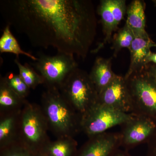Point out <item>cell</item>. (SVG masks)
<instances>
[{
    "mask_svg": "<svg viewBox=\"0 0 156 156\" xmlns=\"http://www.w3.org/2000/svg\"><path fill=\"white\" fill-rule=\"evenodd\" d=\"M7 25L27 37L34 47L87 57L96 34L92 2L85 0H2Z\"/></svg>",
    "mask_w": 156,
    "mask_h": 156,
    "instance_id": "obj_1",
    "label": "cell"
},
{
    "mask_svg": "<svg viewBox=\"0 0 156 156\" xmlns=\"http://www.w3.org/2000/svg\"><path fill=\"white\" fill-rule=\"evenodd\" d=\"M46 88L42 93L40 106L49 131L57 138L74 137L81 131V116L63 97L59 89Z\"/></svg>",
    "mask_w": 156,
    "mask_h": 156,
    "instance_id": "obj_2",
    "label": "cell"
},
{
    "mask_svg": "<svg viewBox=\"0 0 156 156\" xmlns=\"http://www.w3.org/2000/svg\"><path fill=\"white\" fill-rule=\"evenodd\" d=\"M48 131V122L40 105L27 100L20 112L18 142L40 155L51 141Z\"/></svg>",
    "mask_w": 156,
    "mask_h": 156,
    "instance_id": "obj_3",
    "label": "cell"
},
{
    "mask_svg": "<svg viewBox=\"0 0 156 156\" xmlns=\"http://www.w3.org/2000/svg\"><path fill=\"white\" fill-rule=\"evenodd\" d=\"M59 90L81 117L98 102V94L89 74L78 67L68 76Z\"/></svg>",
    "mask_w": 156,
    "mask_h": 156,
    "instance_id": "obj_4",
    "label": "cell"
},
{
    "mask_svg": "<svg viewBox=\"0 0 156 156\" xmlns=\"http://www.w3.org/2000/svg\"><path fill=\"white\" fill-rule=\"evenodd\" d=\"M125 79L132 100V114L146 116L156 122L155 82L146 69Z\"/></svg>",
    "mask_w": 156,
    "mask_h": 156,
    "instance_id": "obj_5",
    "label": "cell"
},
{
    "mask_svg": "<svg viewBox=\"0 0 156 156\" xmlns=\"http://www.w3.org/2000/svg\"><path fill=\"white\" fill-rule=\"evenodd\" d=\"M31 65L42 76L46 88L58 89L69 74L78 67L74 55L60 53L54 56L40 53L37 60Z\"/></svg>",
    "mask_w": 156,
    "mask_h": 156,
    "instance_id": "obj_6",
    "label": "cell"
},
{
    "mask_svg": "<svg viewBox=\"0 0 156 156\" xmlns=\"http://www.w3.org/2000/svg\"><path fill=\"white\" fill-rule=\"evenodd\" d=\"M133 116L134 114L119 111L98 102L81 117V131L89 138L122 126Z\"/></svg>",
    "mask_w": 156,
    "mask_h": 156,
    "instance_id": "obj_7",
    "label": "cell"
},
{
    "mask_svg": "<svg viewBox=\"0 0 156 156\" xmlns=\"http://www.w3.org/2000/svg\"><path fill=\"white\" fill-rule=\"evenodd\" d=\"M121 147L126 151L149 141L156 133V122L150 117L134 114L121 126Z\"/></svg>",
    "mask_w": 156,
    "mask_h": 156,
    "instance_id": "obj_8",
    "label": "cell"
},
{
    "mask_svg": "<svg viewBox=\"0 0 156 156\" xmlns=\"http://www.w3.org/2000/svg\"><path fill=\"white\" fill-rule=\"evenodd\" d=\"M98 103L122 112L133 113L131 96L124 76L117 75L99 93Z\"/></svg>",
    "mask_w": 156,
    "mask_h": 156,
    "instance_id": "obj_9",
    "label": "cell"
},
{
    "mask_svg": "<svg viewBox=\"0 0 156 156\" xmlns=\"http://www.w3.org/2000/svg\"><path fill=\"white\" fill-rule=\"evenodd\" d=\"M120 147V132H105L89 137L75 156H112Z\"/></svg>",
    "mask_w": 156,
    "mask_h": 156,
    "instance_id": "obj_10",
    "label": "cell"
},
{
    "mask_svg": "<svg viewBox=\"0 0 156 156\" xmlns=\"http://www.w3.org/2000/svg\"><path fill=\"white\" fill-rule=\"evenodd\" d=\"M154 43L151 39L135 38L128 49L131 55V61L128 72L124 77H128L146 68L149 64L148 57L151 53V48H152Z\"/></svg>",
    "mask_w": 156,
    "mask_h": 156,
    "instance_id": "obj_11",
    "label": "cell"
},
{
    "mask_svg": "<svg viewBox=\"0 0 156 156\" xmlns=\"http://www.w3.org/2000/svg\"><path fill=\"white\" fill-rule=\"evenodd\" d=\"M21 109L0 113V150L18 142Z\"/></svg>",
    "mask_w": 156,
    "mask_h": 156,
    "instance_id": "obj_12",
    "label": "cell"
},
{
    "mask_svg": "<svg viewBox=\"0 0 156 156\" xmlns=\"http://www.w3.org/2000/svg\"><path fill=\"white\" fill-rule=\"evenodd\" d=\"M112 58L97 57L89 74L98 95L117 75L112 70Z\"/></svg>",
    "mask_w": 156,
    "mask_h": 156,
    "instance_id": "obj_13",
    "label": "cell"
},
{
    "mask_svg": "<svg viewBox=\"0 0 156 156\" xmlns=\"http://www.w3.org/2000/svg\"><path fill=\"white\" fill-rule=\"evenodd\" d=\"M127 13L126 24L132 31L135 37L150 39L145 30V11L142 2L139 0L133 1L128 6Z\"/></svg>",
    "mask_w": 156,
    "mask_h": 156,
    "instance_id": "obj_14",
    "label": "cell"
},
{
    "mask_svg": "<svg viewBox=\"0 0 156 156\" xmlns=\"http://www.w3.org/2000/svg\"><path fill=\"white\" fill-rule=\"evenodd\" d=\"M19 96L6 83L4 77L0 79V113L20 110L26 101Z\"/></svg>",
    "mask_w": 156,
    "mask_h": 156,
    "instance_id": "obj_15",
    "label": "cell"
},
{
    "mask_svg": "<svg viewBox=\"0 0 156 156\" xmlns=\"http://www.w3.org/2000/svg\"><path fill=\"white\" fill-rule=\"evenodd\" d=\"M78 144L74 137H64L50 141L40 154V156H75Z\"/></svg>",
    "mask_w": 156,
    "mask_h": 156,
    "instance_id": "obj_16",
    "label": "cell"
},
{
    "mask_svg": "<svg viewBox=\"0 0 156 156\" xmlns=\"http://www.w3.org/2000/svg\"><path fill=\"white\" fill-rule=\"evenodd\" d=\"M98 12L101 17L105 38L103 42L98 45L97 49L94 50L95 52L98 51L105 45L107 43L110 42L112 33L117 28L114 17L110 7L109 0L100 1Z\"/></svg>",
    "mask_w": 156,
    "mask_h": 156,
    "instance_id": "obj_17",
    "label": "cell"
},
{
    "mask_svg": "<svg viewBox=\"0 0 156 156\" xmlns=\"http://www.w3.org/2000/svg\"><path fill=\"white\" fill-rule=\"evenodd\" d=\"M0 52L13 53L16 55L17 58H18L20 55H24L33 61L37 60L36 56L21 49L17 39L11 33L10 26L9 25L6 26L4 29L0 38Z\"/></svg>",
    "mask_w": 156,
    "mask_h": 156,
    "instance_id": "obj_18",
    "label": "cell"
},
{
    "mask_svg": "<svg viewBox=\"0 0 156 156\" xmlns=\"http://www.w3.org/2000/svg\"><path fill=\"white\" fill-rule=\"evenodd\" d=\"M18 58L14 60L19 69V75L30 89H35L39 85L44 84L42 76L30 64L25 63L22 64Z\"/></svg>",
    "mask_w": 156,
    "mask_h": 156,
    "instance_id": "obj_19",
    "label": "cell"
},
{
    "mask_svg": "<svg viewBox=\"0 0 156 156\" xmlns=\"http://www.w3.org/2000/svg\"><path fill=\"white\" fill-rule=\"evenodd\" d=\"M135 38L134 34L126 23L114 37L112 46V49L114 51V56H116L123 48L129 49Z\"/></svg>",
    "mask_w": 156,
    "mask_h": 156,
    "instance_id": "obj_20",
    "label": "cell"
},
{
    "mask_svg": "<svg viewBox=\"0 0 156 156\" xmlns=\"http://www.w3.org/2000/svg\"><path fill=\"white\" fill-rule=\"evenodd\" d=\"M6 83L9 87L20 96L26 99L29 95L30 89L23 80L19 74L13 72H9L4 76Z\"/></svg>",
    "mask_w": 156,
    "mask_h": 156,
    "instance_id": "obj_21",
    "label": "cell"
},
{
    "mask_svg": "<svg viewBox=\"0 0 156 156\" xmlns=\"http://www.w3.org/2000/svg\"><path fill=\"white\" fill-rule=\"evenodd\" d=\"M0 156H40L19 142L0 150Z\"/></svg>",
    "mask_w": 156,
    "mask_h": 156,
    "instance_id": "obj_22",
    "label": "cell"
},
{
    "mask_svg": "<svg viewBox=\"0 0 156 156\" xmlns=\"http://www.w3.org/2000/svg\"><path fill=\"white\" fill-rule=\"evenodd\" d=\"M109 2L111 10L114 17L116 25L118 27L127 12L126 1L109 0Z\"/></svg>",
    "mask_w": 156,
    "mask_h": 156,
    "instance_id": "obj_23",
    "label": "cell"
},
{
    "mask_svg": "<svg viewBox=\"0 0 156 156\" xmlns=\"http://www.w3.org/2000/svg\"><path fill=\"white\" fill-rule=\"evenodd\" d=\"M147 144V156H156V133Z\"/></svg>",
    "mask_w": 156,
    "mask_h": 156,
    "instance_id": "obj_24",
    "label": "cell"
},
{
    "mask_svg": "<svg viewBox=\"0 0 156 156\" xmlns=\"http://www.w3.org/2000/svg\"><path fill=\"white\" fill-rule=\"evenodd\" d=\"M149 75L154 80L156 83V65H148L145 69Z\"/></svg>",
    "mask_w": 156,
    "mask_h": 156,
    "instance_id": "obj_25",
    "label": "cell"
},
{
    "mask_svg": "<svg viewBox=\"0 0 156 156\" xmlns=\"http://www.w3.org/2000/svg\"><path fill=\"white\" fill-rule=\"evenodd\" d=\"M112 156H131L127 152V151H123L119 148L117 150Z\"/></svg>",
    "mask_w": 156,
    "mask_h": 156,
    "instance_id": "obj_26",
    "label": "cell"
},
{
    "mask_svg": "<svg viewBox=\"0 0 156 156\" xmlns=\"http://www.w3.org/2000/svg\"><path fill=\"white\" fill-rule=\"evenodd\" d=\"M153 62L155 65H156V53H151L148 57V63L150 62Z\"/></svg>",
    "mask_w": 156,
    "mask_h": 156,
    "instance_id": "obj_27",
    "label": "cell"
},
{
    "mask_svg": "<svg viewBox=\"0 0 156 156\" xmlns=\"http://www.w3.org/2000/svg\"><path fill=\"white\" fill-rule=\"evenodd\" d=\"M153 47H156V44L154 43L153 45Z\"/></svg>",
    "mask_w": 156,
    "mask_h": 156,
    "instance_id": "obj_28",
    "label": "cell"
},
{
    "mask_svg": "<svg viewBox=\"0 0 156 156\" xmlns=\"http://www.w3.org/2000/svg\"><path fill=\"white\" fill-rule=\"evenodd\" d=\"M153 2H154L155 3V5H156V1H154Z\"/></svg>",
    "mask_w": 156,
    "mask_h": 156,
    "instance_id": "obj_29",
    "label": "cell"
}]
</instances>
